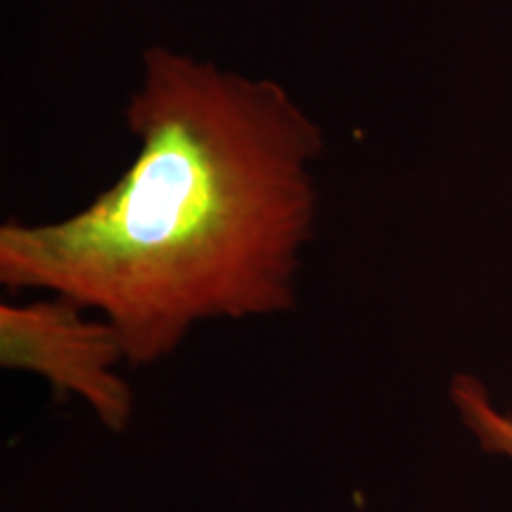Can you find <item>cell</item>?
I'll return each instance as SVG.
<instances>
[{"label":"cell","mask_w":512,"mask_h":512,"mask_svg":"<svg viewBox=\"0 0 512 512\" xmlns=\"http://www.w3.org/2000/svg\"><path fill=\"white\" fill-rule=\"evenodd\" d=\"M356 512H368L366 510V503H363L361 496H356Z\"/></svg>","instance_id":"obj_4"},{"label":"cell","mask_w":512,"mask_h":512,"mask_svg":"<svg viewBox=\"0 0 512 512\" xmlns=\"http://www.w3.org/2000/svg\"><path fill=\"white\" fill-rule=\"evenodd\" d=\"M0 366L41 377L55 394L86 403L105 430L126 434L136 396L121 375L128 358L107 318L60 294L0 304Z\"/></svg>","instance_id":"obj_2"},{"label":"cell","mask_w":512,"mask_h":512,"mask_svg":"<svg viewBox=\"0 0 512 512\" xmlns=\"http://www.w3.org/2000/svg\"><path fill=\"white\" fill-rule=\"evenodd\" d=\"M138 152L72 216L0 226V283L72 299L150 368L209 320L297 309L323 128L283 83L147 48L126 102Z\"/></svg>","instance_id":"obj_1"},{"label":"cell","mask_w":512,"mask_h":512,"mask_svg":"<svg viewBox=\"0 0 512 512\" xmlns=\"http://www.w3.org/2000/svg\"><path fill=\"white\" fill-rule=\"evenodd\" d=\"M448 401L479 451L512 467V413L498 406L489 387L475 375L458 373L448 382Z\"/></svg>","instance_id":"obj_3"}]
</instances>
